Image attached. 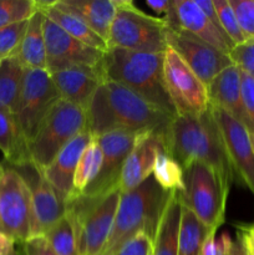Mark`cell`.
<instances>
[{
    "label": "cell",
    "instance_id": "1",
    "mask_svg": "<svg viewBox=\"0 0 254 255\" xmlns=\"http://www.w3.org/2000/svg\"><path fill=\"white\" fill-rule=\"evenodd\" d=\"M86 115L87 129L92 137L117 131L168 134L174 119L127 87L109 80L95 92Z\"/></svg>",
    "mask_w": 254,
    "mask_h": 255
},
{
    "label": "cell",
    "instance_id": "2",
    "mask_svg": "<svg viewBox=\"0 0 254 255\" xmlns=\"http://www.w3.org/2000/svg\"><path fill=\"white\" fill-rule=\"evenodd\" d=\"M167 151L183 169L193 162L207 164L231 188L233 172L211 106L201 115L174 116L167 134Z\"/></svg>",
    "mask_w": 254,
    "mask_h": 255
},
{
    "label": "cell",
    "instance_id": "3",
    "mask_svg": "<svg viewBox=\"0 0 254 255\" xmlns=\"http://www.w3.org/2000/svg\"><path fill=\"white\" fill-rule=\"evenodd\" d=\"M163 60L164 52L109 47L102 59V70L106 80L127 87L157 109L177 116L164 85Z\"/></svg>",
    "mask_w": 254,
    "mask_h": 255
},
{
    "label": "cell",
    "instance_id": "4",
    "mask_svg": "<svg viewBox=\"0 0 254 255\" xmlns=\"http://www.w3.org/2000/svg\"><path fill=\"white\" fill-rule=\"evenodd\" d=\"M172 193L162 188L153 176L132 191L121 192L114 228L101 255H114L125 242L139 232L147 233L153 241Z\"/></svg>",
    "mask_w": 254,
    "mask_h": 255
},
{
    "label": "cell",
    "instance_id": "5",
    "mask_svg": "<svg viewBox=\"0 0 254 255\" xmlns=\"http://www.w3.org/2000/svg\"><path fill=\"white\" fill-rule=\"evenodd\" d=\"M120 198L121 191L117 188L101 198L79 196L66 202L79 255H101L114 228Z\"/></svg>",
    "mask_w": 254,
    "mask_h": 255
},
{
    "label": "cell",
    "instance_id": "6",
    "mask_svg": "<svg viewBox=\"0 0 254 255\" xmlns=\"http://www.w3.org/2000/svg\"><path fill=\"white\" fill-rule=\"evenodd\" d=\"M183 172V191L177 192L182 206L188 208L204 226L217 232L226 219L229 187L213 168L202 162H193Z\"/></svg>",
    "mask_w": 254,
    "mask_h": 255
},
{
    "label": "cell",
    "instance_id": "7",
    "mask_svg": "<svg viewBox=\"0 0 254 255\" xmlns=\"http://www.w3.org/2000/svg\"><path fill=\"white\" fill-rule=\"evenodd\" d=\"M107 45L129 51L164 52L168 47L167 24L143 12L131 0H117Z\"/></svg>",
    "mask_w": 254,
    "mask_h": 255
},
{
    "label": "cell",
    "instance_id": "8",
    "mask_svg": "<svg viewBox=\"0 0 254 255\" xmlns=\"http://www.w3.org/2000/svg\"><path fill=\"white\" fill-rule=\"evenodd\" d=\"M86 129V111L61 99L44 120L34 139L27 144L32 164L44 172L61 149Z\"/></svg>",
    "mask_w": 254,
    "mask_h": 255
},
{
    "label": "cell",
    "instance_id": "9",
    "mask_svg": "<svg viewBox=\"0 0 254 255\" xmlns=\"http://www.w3.org/2000/svg\"><path fill=\"white\" fill-rule=\"evenodd\" d=\"M61 100L47 70L25 69L15 117L25 141L29 144L42 122Z\"/></svg>",
    "mask_w": 254,
    "mask_h": 255
},
{
    "label": "cell",
    "instance_id": "10",
    "mask_svg": "<svg viewBox=\"0 0 254 255\" xmlns=\"http://www.w3.org/2000/svg\"><path fill=\"white\" fill-rule=\"evenodd\" d=\"M31 192L19 172L4 166L0 176V232L21 244L31 231Z\"/></svg>",
    "mask_w": 254,
    "mask_h": 255
},
{
    "label": "cell",
    "instance_id": "11",
    "mask_svg": "<svg viewBox=\"0 0 254 255\" xmlns=\"http://www.w3.org/2000/svg\"><path fill=\"white\" fill-rule=\"evenodd\" d=\"M163 77L177 115H201L209 109L207 86L169 46L164 51Z\"/></svg>",
    "mask_w": 254,
    "mask_h": 255
},
{
    "label": "cell",
    "instance_id": "12",
    "mask_svg": "<svg viewBox=\"0 0 254 255\" xmlns=\"http://www.w3.org/2000/svg\"><path fill=\"white\" fill-rule=\"evenodd\" d=\"M143 134L117 131L94 137L101 147L102 164L96 178L85 189L81 196L101 198L110 192L120 188V179L125 161Z\"/></svg>",
    "mask_w": 254,
    "mask_h": 255
},
{
    "label": "cell",
    "instance_id": "13",
    "mask_svg": "<svg viewBox=\"0 0 254 255\" xmlns=\"http://www.w3.org/2000/svg\"><path fill=\"white\" fill-rule=\"evenodd\" d=\"M12 168L19 172L31 192L32 217L30 238L44 237L46 232L66 214V199L47 182L32 162Z\"/></svg>",
    "mask_w": 254,
    "mask_h": 255
},
{
    "label": "cell",
    "instance_id": "14",
    "mask_svg": "<svg viewBox=\"0 0 254 255\" xmlns=\"http://www.w3.org/2000/svg\"><path fill=\"white\" fill-rule=\"evenodd\" d=\"M211 109L223 137L233 178L254 196V149L249 131L223 110L213 106Z\"/></svg>",
    "mask_w": 254,
    "mask_h": 255
},
{
    "label": "cell",
    "instance_id": "15",
    "mask_svg": "<svg viewBox=\"0 0 254 255\" xmlns=\"http://www.w3.org/2000/svg\"><path fill=\"white\" fill-rule=\"evenodd\" d=\"M44 35L47 71L50 74L72 66H100L102 64L105 52L74 39L46 16Z\"/></svg>",
    "mask_w": 254,
    "mask_h": 255
},
{
    "label": "cell",
    "instance_id": "16",
    "mask_svg": "<svg viewBox=\"0 0 254 255\" xmlns=\"http://www.w3.org/2000/svg\"><path fill=\"white\" fill-rule=\"evenodd\" d=\"M167 44L179 55L206 86L224 69L233 65L228 54L186 34L167 27Z\"/></svg>",
    "mask_w": 254,
    "mask_h": 255
},
{
    "label": "cell",
    "instance_id": "17",
    "mask_svg": "<svg viewBox=\"0 0 254 255\" xmlns=\"http://www.w3.org/2000/svg\"><path fill=\"white\" fill-rule=\"evenodd\" d=\"M164 22L168 29L186 32L224 54L229 55L234 47L231 40L214 26L194 0H172L171 11Z\"/></svg>",
    "mask_w": 254,
    "mask_h": 255
},
{
    "label": "cell",
    "instance_id": "18",
    "mask_svg": "<svg viewBox=\"0 0 254 255\" xmlns=\"http://www.w3.org/2000/svg\"><path fill=\"white\" fill-rule=\"evenodd\" d=\"M162 151H167V134L156 132L144 133L125 161L120 191H132L151 177L157 157Z\"/></svg>",
    "mask_w": 254,
    "mask_h": 255
},
{
    "label": "cell",
    "instance_id": "19",
    "mask_svg": "<svg viewBox=\"0 0 254 255\" xmlns=\"http://www.w3.org/2000/svg\"><path fill=\"white\" fill-rule=\"evenodd\" d=\"M50 75L61 99L82 107L85 111L97 89L106 81L102 64L100 66H72Z\"/></svg>",
    "mask_w": 254,
    "mask_h": 255
},
{
    "label": "cell",
    "instance_id": "20",
    "mask_svg": "<svg viewBox=\"0 0 254 255\" xmlns=\"http://www.w3.org/2000/svg\"><path fill=\"white\" fill-rule=\"evenodd\" d=\"M94 138L89 129L77 134L72 138L59 154L55 157L50 166L41 172L50 184L64 197L69 199L72 194V183H74L75 171L82 152L87 144Z\"/></svg>",
    "mask_w": 254,
    "mask_h": 255
},
{
    "label": "cell",
    "instance_id": "21",
    "mask_svg": "<svg viewBox=\"0 0 254 255\" xmlns=\"http://www.w3.org/2000/svg\"><path fill=\"white\" fill-rule=\"evenodd\" d=\"M209 106L223 110L247 127V117L242 101L241 70L231 65L217 75L207 86Z\"/></svg>",
    "mask_w": 254,
    "mask_h": 255
},
{
    "label": "cell",
    "instance_id": "22",
    "mask_svg": "<svg viewBox=\"0 0 254 255\" xmlns=\"http://www.w3.org/2000/svg\"><path fill=\"white\" fill-rule=\"evenodd\" d=\"M52 4L81 19L107 42L117 11V0H59Z\"/></svg>",
    "mask_w": 254,
    "mask_h": 255
},
{
    "label": "cell",
    "instance_id": "23",
    "mask_svg": "<svg viewBox=\"0 0 254 255\" xmlns=\"http://www.w3.org/2000/svg\"><path fill=\"white\" fill-rule=\"evenodd\" d=\"M44 20L45 14L40 7L27 22L21 46L16 55V59L24 69L47 70Z\"/></svg>",
    "mask_w": 254,
    "mask_h": 255
},
{
    "label": "cell",
    "instance_id": "24",
    "mask_svg": "<svg viewBox=\"0 0 254 255\" xmlns=\"http://www.w3.org/2000/svg\"><path fill=\"white\" fill-rule=\"evenodd\" d=\"M0 151L7 166L19 167L31 162L29 148L12 112L0 109Z\"/></svg>",
    "mask_w": 254,
    "mask_h": 255
},
{
    "label": "cell",
    "instance_id": "25",
    "mask_svg": "<svg viewBox=\"0 0 254 255\" xmlns=\"http://www.w3.org/2000/svg\"><path fill=\"white\" fill-rule=\"evenodd\" d=\"M182 203L177 192H173L164 208L153 239L152 255H178L179 227H181Z\"/></svg>",
    "mask_w": 254,
    "mask_h": 255
},
{
    "label": "cell",
    "instance_id": "26",
    "mask_svg": "<svg viewBox=\"0 0 254 255\" xmlns=\"http://www.w3.org/2000/svg\"><path fill=\"white\" fill-rule=\"evenodd\" d=\"M39 4L44 11L45 16L52 20L56 25H59L70 36L84 42L87 46L99 50V51H107V49H109L107 42L100 35H97L91 27L87 26L81 19L56 7L52 4V1H39Z\"/></svg>",
    "mask_w": 254,
    "mask_h": 255
},
{
    "label": "cell",
    "instance_id": "27",
    "mask_svg": "<svg viewBox=\"0 0 254 255\" xmlns=\"http://www.w3.org/2000/svg\"><path fill=\"white\" fill-rule=\"evenodd\" d=\"M24 66L16 57L0 61V109L15 114L24 79Z\"/></svg>",
    "mask_w": 254,
    "mask_h": 255
},
{
    "label": "cell",
    "instance_id": "28",
    "mask_svg": "<svg viewBox=\"0 0 254 255\" xmlns=\"http://www.w3.org/2000/svg\"><path fill=\"white\" fill-rule=\"evenodd\" d=\"M212 231L204 226L188 208L182 206L178 255H202L204 241Z\"/></svg>",
    "mask_w": 254,
    "mask_h": 255
},
{
    "label": "cell",
    "instance_id": "29",
    "mask_svg": "<svg viewBox=\"0 0 254 255\" xmlns=\"http://www.w3.org/2000/svg\"><path fill=\"white\" fill-rule=\"evenodd\" d=\"M102 164V151L96 138H92L82 152L77 163L72 183V194L67 201L81 196L99 174ZM66 201V202H67Z\"/></svg>",
    "mask_w": 254,
    "mask_h": 255
},
{
    "label": "cell",
    "instance_id": "30",
    "mask_svg": "<svg viewBox=\"0 0 254 255\" xmlns=\"http://www.w3.org/2000/svg\"><path fill=\"white\" fill-rule=\"evenodd\" d=\"M157 183L168 192L183 191L184 172L181 164L168 153V151H162L157 157L153 173Z\"/></svg>",
    "mask_w": 254,
    "mask_h": 255
},
{
    "label": "cell",
    "instance_id": "31",
    "mask_svg": "<svg viewBox=\"0 0 254 255\" xmlns=\"http://www.w3.org/2000/svg\"><path fill=\"white\" fill-rule=\"evenodd\" d=\"M44 238L56 255H79L76 234L66 214L46 232Z\"/></svg>",
    "mask_w": 254,
    "mask_h": 255
},
{
    "label": "cell",
    "instance_id": "32",
    "mask_svg": "<svg viewBox=\"0 0 254 255\" xmlns=\"http://www.w3.org/2000/svg\"><path fill=\"white\" fill-rule=\"evenodd\" d=\"M39 9V0H0V29L29 20Z\"/></svg>",
    "mask_w": 254,
    "mask_h": 255
},
{
    "label": "cell",
    "instance_id": "33",
    "mask_svg": "<svg viewBox=\"0 0 254 255\" xmlns=\"http://www.w3.org/2000/svg\"><path fill=\"white\" fill-rule=\"evenodd\" d=\"M27 22L29 20H24L0 29V61L16 57L26 31Z\"/></svg>",
    "mask_w": 254,
    "mask_h": 255
},
{
    "label": "cell",
    "instance_id": "34",
    "mask_svg": "<svg viewBox=\"0 0 254 255\" xmlns=\"http://www.w3.org/2000/svg\"><path fill=\"white\" fill-rule=\"evenodd\" d=\"M214 6H216L222 29L224 30L232 44L234 46L244 44L246 39H244L243 32L239 27L238 21H237L236 14H234L231 4H229V0H214Z\"/></svg>",
    "mask_w": 254,
    "mask_h": 255
},
{
    "label": "cell",
    "instance_id": "35",
    "mask_svg": "<svg viewBox=\"0 0 254 255\" xmlns=\"http://www.w3.org/2000/svg\"><path fill=\"white\" fill-rule=\"evenodd\" d=\"M246 42H254V0H229Z\"/></svg>",
    "mask_w": 254,
    "mask_h": 255
},
{
    "label": "cell",
    "instance_id": "36",
    "mask_svg": "<svg viewBox=\"0 0 254 255\" xmlns=\"http://www.w3.org/2000/svg\"><path fill=\"white\" fill-rule=\"evenodd\" d=\"M229 57L243 74L254 79V42L237 45L229 52Z\"/></svg>",
    "mask_w": 254,
    "mask_h": 255
},
{
    "label": "cell",
    "instance_id": "37",
    "mask_svg": "<svg viewBox=\"0 0 254 255\" xmlns=\"http://www.w3.org/2000/svg\"><path fill=\"white\" fill-rule=\"evenodd\" d=\"M153 241L144 232L134 234L125 242L114 255H152Z\"/></svg>",
    "mask_w": 254,
    "mask_h": 255
},
{
    "label": "cell",
    "instance_id": "38",
    "mask_svg": "<svg viewBox=\"0 0 254 255\" xmlns=\"http://www.w3.org/2000/svg\"><path fill=\"white\" fill-rule=\"evenodd\" d=\"M242 101L247 117V129L249 133L254 132V79L241 71Z\"/></svg>",
    "mask_w": 254,
    "mask_h": 255
},
{
    "label": "cell",
    "instance_id": "39",
    "mask_svg": "<svg viewBox=\"0 0 254 255\" xmlns=\"http://www.w3.org/2000/svg\"><path fill=\"white\" fill-rule=\"evenodd\" d=\"M22 255H56L44 237L29 238L24 243L19 244Z\"/></svg>",
    "mask_w": 254,
    "mask_h": 255
},
{
    "label": "cell",
    "instance_id": "40",
    "mask_svg": "<svg viewBox=\"0 0 254 255\" xmlns=\"http://www.w3.org/2000/svg\"><path fill=\"white\" fill-rule=\"evenodd\" d=\"M144 4L156 14V17L164 20L171 11L172 0H146Z\"/></svg>",
    "mask_w": 254,
    "mask_h": 255
},
{
    "label": "cell",
    "instance_id": "41",
    "mask_svg": "<svg viewBox=\"0 0 254 255\" xmlns=\"http://www.w3.org/2000/svg\"><path fill=\"white\" fill-rule=\"evenodd\" d=\"M16 242L0 232V255H17Z\"/></svg>",
    "mask_w": 254,
    "mask_h": 255
},
{
    "label": "cell",
    "instance_id": "42",
    "mask_svg": "<svg viewBox=\"0 0 254 255\" xmlns=\"http://www.w3.org/2000/svg\"><path fill=\"white\" fill-rule=\"evenodd\" d=\"M227 255H249L246 246H244L243 241H242V238L238 236V234H237L236 241H232Z\"/></svg>",
    "mask_w": 254,
    "mask_h": 255
},
{
    "label": "cell",
    "instance_id": "43",
    "mask_svg": "<svg viewBox=\"0 0 254 255\" xmlns=\"http://www.w3.org/2000/svg\"><path fill=\"white\" fill-rule=\"evenodd\" d=\"M237 231L242 232L247 238H249L251 241L254 242V223L248 224V226H238Z\"/></svg>",
    "mask_w": 254,
    "mask_h": 255
},
{
    "label": "cell",
    "instance_id": "44",
    "mask_svg": "<svg viewBox=\"0 0 254 255\" xmlns=\"http://www.w3.org/2000/svg\"><path fill=\"white\" fill-rule=\"evenodd\" d=\"M237 234H238V236L241 237L242 241H243V243L246 244L247 248L252 249V251H254V242L253 241H251V239H249V238H247V237L244 236V234L242 233V232H239V231H237Z\"/></svg>",
    "mask_w": 254,
    "mask_h": 255
},
{
    "label": "cell",
    "instance_id": "45",
    "mask_svg": "<svg viewBox=\"0 0 254 255\" xmlns=\"http://www.w3.org/2000/svg\"><path fill=\"white\" fill-rule=\"evenodd\" d=\"M249 136H251V142H252V146H253V149H254V132H253V133H249Z\"/></svg>",
    "mask_w": 254,
    "mask_h": 255
},
{
    "label": "cell",
    "instance_id": "46",
    "mask_svg": "<svg viewBox=\"0 0 254 255\" xmlns=\"http://www.w3.org/2000/svg\"><path fill=\"white\" fill-rule=\"evenodd\" d=\"M244 246H246V244H244ZM246 248H247V247H246ZM247 251H248L249 255H254V251H252V249H248V248H247Z\"/></svg>",
    "mask_w": 254,
    "mask_h": 255
},
{
    "label": "cell",
    "instance_id": "47",
    "mask_svg": "<svg viewBox=\"0 0 254 255\" xmlns=\"http://www.w3.org/2000/svg\"><path fill=\"white\" fill-rule=\"evenodd\" d=\"M2 172H4V164H0V176L2 174Z\"/></svg>",
    "mask_w": 254,
    "mask_h": 255
},
{
    "label": "cell",
    "instance_id": "48",
    "mask_svg": "<svg viewBox=\"0 0 254 255\" xmlns=\"http://www.w3.org/2000/svg\"><path fill=\"white\" fill-rule=\"evenodd\" d=\"M17 246H19V244H17ZM17 255H22L21 249H20V247H19V249H17Z\"/></svg>",
    "mask_w": 254,
    "mask_h": 255
}]
</instances>
